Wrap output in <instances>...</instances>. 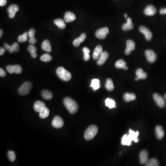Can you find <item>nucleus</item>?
Here are the masks:
<instances>
[{
    "label": "nucleus",
    "instance_id": "nucleus-1",
    "mask_svg": "<svg viewBox=\"0 0 166 166\" xmlns=\"http://www.w3.org/2000/svg\"><path fill=\"white\" fill-rule=\"evenodd\" d=\"M139 135V132H134L132 129L129 130V134H125L121 139V144L123 145L130 146L132 144V142L134 141L135 143H138L139 139H138Z\"/></svg>",
    "mask_w": 166,
    "mask_h": 166
},
{
    "label": "nucleus",
    "instance_id": "nucleus-2",
    "mask_svg": "<svg viewBox=\"0 0 166 166\" xmlns=\"http://www.w3.org/2000/svg\"><path fill=\"white\" fill-rule=\"evenodd\" d=\"M63 104L69 112L71 114L76 113L78 110V106L76 102L69 97L65 98L63 101Z\"/></svg>",
    "mask_w": 166,
    "mask_h": 166
},
{
    "label": "nucleus",
    "instance_id": "nucleus-3",
    "mask_svg": "<svg viewBox=\"0 0 166 166\" xmlns=\"http://www.w3.org/2000/svg\"><path fill=\"white\" fill-rule=\"evenodd\" d=\"M56 74L62 81H68L71 78V74L64 67H59L56 70Z\"/></svg>",
    "mask_w": 166,
    "mask_h": 166
},
{
    "label": "nucleus",
    "instance_id": "nucleus-4",
    "mask_svg": "<svg viewBox=\"0 0 166 166\" xmlns=\"http://www.w3.org/2000/svg\"><path fill=\"white\" fill-rule=\"evenodd\" d=\"M98 132V128L95 125H91L86 129L84 134V137L87 141L92 139Z\"/></svg>",
    "mask_w": 166,
    "mask_h": 166
},
{
    "label": "nucleus",
    "instance_id": "nucleus-5",
    "mask_svg": "<svg viewBox=\"0 0 166 166\" xmlns=\"http://www.w3.org/2000/svg\"><path fill=\"white\" fill-rule=\"evenodd\" d=\"M32 85L30 82H27L24 83L18 89V92L21 96L27 95L30 92Z\"/></svg>",
    "mask_w": 166,
    "mask_h": 166
},
{
    "label": "nucleus",
    "instance_id": "nucleus-6",
    "mask_svg": "<svg viewBox=\"0 0 166 166\" xmlns=\"http://www.w3.org/2000/svg\"><path fill=\"white\" fill-rule=\"evenodd\" d=\"M109 32V30L108 27L102 28L97 30L95 33V36L98 39H104L106 38Z\"/></svg>",
    "mask_w": 166,
    "mask_h": 166
},
{
    "label": "nucleus",
    "instance_id": "nucleus-7",
    "mask_svg": "<svg viewBox=\"0 0 166 166\" xmlns=\"http://www.w3.org/2000/svg\"><path fill=\"white\" fill-rule=\"evenodd\" d=\"M153 99L157 105L160 108H164L166 106L165 100L162 96L157 93H155L153 95Z\"/></svg>",
    "mask_w": 166,
    "mask_h": 166
},
{
    "label": "nucleus",
    "instance_id": "nucleus-8",
    "mask_svg": "<svg viewBox=\"0 0 166 166\" xmlns=\"http://www.w3.org/2000/svg\"><path fill=\"white\" fill-rule=\"evenodd\" d=\"M6 69L8 73L10 74H20L22 71L21 66L19 65L8 66L6 67Z\"/></svg>",
    "mask_w": 166,
    "mask_h": 166
},
{
    "label": "nucleus",
    "instance_id": "nucleus-9",
    "mask_svg": "<svg viewBox=\"0 0 166 166\" xmlns=\"http://www.w3.org/2000/svg\"><path fill=\"white\" fill-rule=\"evenodd\" d=\"M145 55L148 61L151 63L155 62L157 59V55L152 50H148L145 51Z\"/></svg>",
    "mask_w": 166,
    "mask_h": 166
},
{
    "label": "nucleus",
    "instance_id": "nucleus-10",
    "mask_svg": "<svg viewBox=\"0 0 166 166\" xmlns=\"http://www.w3.org/2000/svg\"><path fill=\"white\" fill-rule=\"evenodd\" d=\"M139 30L140 32L144 34V35L145 36V39L147 41H151L152 39V33L148 29L144 26H141L140 27Z\"/></svg>",
    "mask_w": 166,
    "mask_h": 166
},
{
    "label": "nucleus",
    "instance_id": "nucleus-11",
    "mask_svg": "<svg viewBox=\"0 0 166 166\" xmlns=\"http://www.w3.org/2000/svg\"><path fill=\"white\" fill-rule=\"evenodd\" d=\"M5 49L6 50H8L10 53H13V52H17L19 51L20 50L19 44L18 43H14L12 45L10 46L6 43L4 44Z\"/></svg>",
    "mask_w": 166,
    "mask_h": 166
},
{
    "label": "nucleus",
    "instance_id": "nucleus-12",
    "mask_svg": "<svg viewBox=\"0 0 166 166\" xmlns=\"http://www.w3.org/2000/svg\"><path fill=\"white\" fill-rule=\"evenodd\" d=\"M19 10V8L18 6L15 4H12L10 5L8 8V16L11 19L14 18L16 13Z\"/></svg>",
    "mask_w": 166,
    "mask_h": 166
},
{
    "label": "nucleus",
    "instance_id": "nucleus-13",
    "mask_svg": "<svg viewBox=\"0 0 166 166\" xmlns=\"http://www.w3.org/2000/svg\"><path fill=\"white\" fill-rule=\"evenodd\" d=\"M127 47L125 49V53L126 55H129L132 51L134 50L135 48V43L134 41L131 40H128L127 41Z\"/></svg>",
    "mask_w": 166,
    "mask_h": 166
},
{
    "label": "nucleus",
    "instance_id": "nucleus-14",
    "mask_svg": "<svg viewBox=\"0 0 166 166\" xmlns=\"http://www.w3.org/2000/svg\"><path fill=\"white\" fill-rule=\"evenodd\" d=\"M52 125L55 128H61L64 125V122L60 117L56 116L52 120Z\"/></svg>",
    "mask_w": 166,
    "mask_h": 166
},
{
    "label": "nucleus",
    "instance_id": "nucleus-15",
    "mask_svg": "<svg viewBox=\"0 0 166 166\" xmlns=\"http://www.w3.org/2000/svg\"><path fill=\"white\" fill-rule=\"evenodd\" d=\"M156 13V8L152 5L147 6L144 10V13L146 15L153 16Z\"/></svg>",
    "mask_w": 166,
    "mask_h": 166
},
{
    "label": "nucleus",
    "instance_id": "nucleus-16",
    "mask_svg": "<svg viewBox=\"0 0 166 166\" xmlns=\"http://www.w3.org/2000/svg\"><path fill=\"white\" fill-rule=\"evenodd\" d=\"M140 162L141 164H146L148 162V153L146 151H141L139 154Z\"/></svg>",
    "mask_w": 166,
    "mask_h": 166
},
{
    "label": "nucleus",
    "instance_id": "nucleus-17",
    "mask_svg": "<svg viewBox=\"0 0 166 166\" xmlns=\"http://www.w3.org/2000/svg\"><path fill=\"white\" fill-rule=\"evenodd\" d=\"M109 58V54L106 51H104L102 52V54L101 55L99 58H98V61L97 62V64L98 66H102L104 65L105 62L107 61Z\"/></svg>",
    "mask_w": 166,
    "mask_h": 166
},
{
    "label": "nucleus",
    "instance_id": "nucleus-18",
    "mask_svg": "<svg viewBox=\"0 0 166 166\" xmlns=\"http://www.w3.org/2000/svg\"><path fill=\"white\" fill-rule=\"evenodd\" d=\"M102 52H103V51H102V48L101 45H97L94 50L93 58L95 60H98Z\"/></svg>",
    "mask_w": 166,
    "mask_h": 166
},
{
    "label": "nucleus",
    "instance_id": "nucleus-19",
    "mask_svg": "<svg viewBox=\"0 0 166 166\" xmlns=\"http://www.w3.org/2000/svg\"><path fill=\"white\" fill-rule=\"evenodd\" d=\"M45 107H46L44 102L40 101L36 102L34 104V110L36 112L39 113L40 111L44 109Z\"/></svg>",
    "mask_w": 166,
    "mask_h": 166
},
{
    "label": "nucleus",
    "instance_id": "nucleus-20",
    "mask_svg": "<svg viewBox=\"0 0 166 166\" xmlns=\"http://www.w3.org/2000/svg\"><path fill=\"white\" fill-rule=\"evenodd\" d=\"M155 136L158 139L161 140L164 136V130L160 125H157L155 127Z\"/></svg>",
    "mask_w": 166,
    "mask_h": 166
},
{
    "label": "nucleus",
    "instance_id": "nucleus-21",
    "mask_svg": "<svg viewBox=\"0 0 166 166\" xmlns=\"http://www.w3.org/2000/svg\"><path fill=\"white\" fill-rule=\"evenodd\" d=\"M134 27V25L132 24V19L130 18H127V22L122 25V30L124 31H130L132 30Z\"/></svg>",
    "mask_w": 166,
    "mask_h": 166
},
{
    "label": "nucleus",
    "instance_id": "nucleus-22",
    "mask_svg": "<svg viewBox=\"0 0 166 166\" xmlns=\"http://www.w3.org/2000/svg\"><path fill=\"white\" fill-rule=\"evenodd\" d=\"M86 38V35L85 33H83L79 38L75 39L73 42V45L75 47L79 46L81 43H83Z\"/></svg>",
    "mask_w": 166,
    "mask_h": 166
},
{
    "label": "nucleus",
    "instance_id": "nucleus-23",
    "mask_svg": "<svg viewBox=\"0 0 166 166\" xmlns=\"http://www.w3.org/2000/svg\"><path fill=\"white\" fill-rule=\"evenodd\" d=\"M64 20L65 22L67 23H69L72 22L76 19L75 14L70 12H67L64 16Z\"/></svg>",
    "mask_w": 166,
    "mask_h": 166
},
{
    "label": "nucleus",
    "instance_id": "nucleus-24",
    "mask_svg": "<svg viewBox=\"0 0 166 166\" xmlns=\"http://www.w3.org/2000/svg\"><path fill=\"white\" fill-rule=\"evenodd\" d=\"M115 67L117 69H123L127 70L128 67L127 66V63L123 60H119L115 63Z\"/></svg>",
    "mask_w": 166,
    "mask_h": 166
},
{
    "label": "nucleus",
    "instance_id": "nucleus-25",
    "mask_svg": "<svg viewBox=\"0 0 166 166\" xmlns=\"http://www.w3.org/2000/svg\"><path fill=\"white\" fill-rule=\"evenodd\" d=\"M137 78H138L139 79H144L147 78V74L145 73L143 69L141 68H139L136 71Z\"/></svg>",
    "mask_w": 166,
    "mask_h": 166
},
{
    "label": "nucleus",
    "instance_id": "nucleus-26",
    "mask_svg": "<svg viewBox=\"0 0 166 166\" xmlns=\"http://www.w3.org/2000/svg\"><path fill=\"white\" fill-rule=\"evenodd\" d=\"M41 48H42L43 50L46 51V52H51V47L50 43V42L47 40H45L42 43Z\"/></svg>",
    "mask_w": 166,
    "mask_h": 166
},
{
    "label": "nucleus",
    "instance_id": "nucleus-27",
    "mask_svg": "<svg viewBox=\"0 0 166 166\" xmlns=\"http://www.w3.org/2000/svg\"><path fill=\"white\" fill-rule=\"evenodd\" d=\"M136 97V95L133 93H126L124 95L123 98L125 101L126 102H129L135 100Z\"/></svg>",
    "mask_w": 166,
    "mask_h": 166
},
{
    "label": "nucleus",
    "instance_id": "nucleus-28",
    "mask_svg": "<svg viewBox=\"0 0 166 166\" xmlns=\"http://www.w3.org/2000/svg\"><path fill=\"white\" fill-rule=\"evenodd\" d=\"M90 87L92 88L93 89L94 91H96L97 90H98L100 87V81L99 79L97 78H94L91 81V85Z\"/></svg>",
    "mask_w": 166,
    "mask_h": 166
},
{
    "label": "nucleus",
    "instance_id": "nucleus-29",
    "mask_svg": "<svg viewBox=\"0 0 166 166\" xmlns=\"http://www.w3.org/2000/svg\"><path fill=\"white\" fill-rule=\"evenodd\" d=\"M114 85L112 81L110 78H108L105 83V88L109 91H111L114 89Z\"/></svg>",
    "mask_w": 166,
    "mask_h": 166
},
{
    "label": "nucleus",
    "instance_id": "nucleus-30",
    "mask_svg": "<svg viewBox=\"0 0 166 166\" xmlns=\"http://www.w3.org/2000/svg\"><path fill=\"white\" fill-rule=\"evenodd\" d=\"M41 96L43 99L46 100H50L53 97L52 93L47 90H43L41 92Z\"/></svg>",
    "mask_w": 166,
    "mask_h": 166
},
{
    "label": "nucleus",
    "instance_id": "nucleus-31",
    "mask_svg": "<svg viewBox=\"0 0 166 166\" xmlns=\"http://www.w3.org/2000/svg\"><path fill=\"white\" fill-rule=\"evenodd\" d=\"M54 23L60 29H64L66 28V25L65 24L64 20H62V19H56V20H55Z\"/></svg>",
    "mask_w": 166,
    "mask_h": 166
},
{
    "label": "nucleus",
    "instance_id": "nucleus-32",
    "mask_svg": "<svg viewBox=\"0 0 166 166\" xmlns=\"http://www.w3.org/2000/svg\"><path fill=\"white\" fill-rule=\"evenodd\" d=\"M49 114H50V110L48 108L45 107L44 109L40 112L39 116L42 119H45L48 117Z\"/></svg>",
    "mask_w": 166,
    "mask_h": 166
},
{
    "label": "nucleus",
    "instance_id": "nucleus-33",
    "mask_svg": "<svg viewBox=\"0 0 166 166\" xmlns=\"http://www.w3.org/2000/svg\"><path fill=\"white\" fill-rule=\"evenodd\" d=\"M105 105L106 106L109 107V109H112V108H116V102L113 99L111 98H108L106 99Z\"/></svg>",
    "mask_w": 166,
    "mask_h": 166
},
{
    "label": "nucleus",
    "instance_id": "nucleus-34",
    "mask_svg": "<svg viewBox=\"0 0 166 166\" xmlns=\"http://www.w3.org/2000/svg\"><path fill=\"white\" fill-rule=\"evenodd\" d=\"M83 51L84 53V59L85 61H88L90 59V55L89 49L87 47H84L83 48Z\"/></svg>",
    "mask_w": 166,
    "mask_h": 166
},
{
    "label": "nucleus",
    "instance_id": "nucleus-35",
    "mask_svg": "<svg viewBox=\"0 0 166 166\" xmlns=\"http://www.w3.org/2000/svg\"><path fill=\"white\" fill-rule=\"evenodd\" d=\"M147 166H159L158 162L156 159L152 158L150 160L145 164Z\"/></svg>",
    "mask_w": 166,
    "mask_h": 166
},
{
    "label": "nucleus",
    "instance_id": "nucleus-36",
    "mask_svg": "<svg viewBox=\"0 0 166 166\" xmlns=\"http://www.w3.org/2000/svg\"><path fill=\"white\" fill-rule=\"evenodd\" d=\"M28 33L25 32L22 34V35L20 36L18 38V41L20 43H24L27 42L28 40Z\"/></svg>",
    "mask_w": 166,
    "mask_h": 166
},
{
    "label": "nucleus",
    "instance_id": "nucleus-37",
    "mask_svg": "<svg viewBox=\"0 0 166 166\" xmlns=\"http://www.w3.org/2000/svg\"><path fill=\"white\" fill-rule=\"evenodd\" d=\"M52 57L48 54H45L41 56L40 60L43 62H50L52 60Z\"/></svg>",
    "mask_w": 166,
    "mask_h": 166
},
{
    "label": "nucleus",
    "instance_id": "nucleus-38",
    "mask_svg": "<svg viewBox=\"0 0 166 166\" xmlns=\"http://www.w3.org/2000/svg\"><path fill=\"white\" fill-rule=\"evenodd\" d=\"M8 156L10 162H13L16 159L15 154L13 151H9L8 152Z\"/></svg>",
    "mask_w": 166,
    "mask_h": 166
},
{
    "label": "nucleus",
    "instance_id": "nucleus-39",
    "mask_svg": "<svg viewBox=\"0 0 166 166\" xmlns=\"http://www.w3.org/2000/svg\"><path fill=\"white\" fill-rule=\"evenodd\" d=\"M27 50L30 54H32L33 53H36V48L35 46H34L32 44L29 45L27 48Z\"/></svg>",
    "mask_w": 166,
    "mask_h": 166
},
{
    "label": "nucleus",
    "instance_id": "nucleus-40",
    "mask_svg": "<svg viewBox=\"0 0 166 166\" xmlns=\"http://www.w3.org/2000/svg\"><path fill=\"white\" fill-rule=\"evenodd\" d=\"M35 34V31L33 29H31L28 32V36L29 38L30 39H34L35 38L34 36Z\"/></svg>",
    "mask_w": 166,
    "mask_h": 166
},
{
    "label": "nucleus",
    "instance_id": "nucleus-41",
    "mask_svg": "<svg viewBox=\"0 0 166 166\" xmlns=\"http://www.w3.org/2000/svg\"><path fill=\"white\" fill-rule=\"evenodd\" d=\"M6 75L5 71L2 68H0V76L1 77H4Z\"/></svg>",
    "mask_w": 166,
    "mask_h": 166
},
{
    "label": "nucleus",
    "instance_id": "nucleus-42",
    "mask_svg": "<svg viewBox=\"0 0 166 166\" xmlns=\"http://www.w3.org/2000/svg\"><path fill=\"white\" fill-rule=\"evenodd\" d=\"M29 43H30V44L33 45V44H35L36 43V39L35 38L30 39L29 40Z\"/></svg>",
    "mask_w": 166,
    "mask_h": 166
},
{
    "label": "nucleus",
    "instance_id": "nucleus-43",
    "mask_svg": "<svg viewBox=\"0 0 166 166\" xmlns=\"http://www.w3.org/2000/svg\"><path fill=\"white\" fill-rule=\"evenodd\" d=\"M7 4V0H0V6L3 7Z\"/></svg>",
    "mask_w": 166,
    "mask_h": 166
},
{
    "label": "nucleus",
    "instance_id": "nucleus-44",
    "mask_svg": "<svg viewBox=\"0 0 166 166\" xmlns=\"http://www.w3.org/2000/svg\"><path fill=\"white\" fill-rule=\"evenodd\" d=\"M160 13L162 15H164L166 14V8H161V10L160 11Z\"/></svg>",
    "mask_w": 166,
    "mask_h": 166
},
{
    "label": "nucleus",
    "instance_id": "nucleus-45",
    "mask_svg": "<svg viewBox=\"0 0 166 166\" xmlns=\"http://www.w3.org/2000/svg\"><path fill=\"white\" fill-rule=\"evenodd\" d=\"M5 52V49L4 48L1 47L0 48V55H4Z\"/></svg>",
    "mask_w": 166,
    "mask_h": 166
},
{
    "label": "nucleus",
    "instance_id": "nucleus-46",
    "mask_svg": "<svg viewBox=\"0 0 166 166\" xmlns=\"http://www.w3.org/2000/svg\"><path fill=\"white\" fill-rule=\"evenodd\" d=\"M0 32H1V33H0V37L1 38V36H2V34H3V31H2L1 29L0 30Z\"/></svg>",
    "mask_w": 166,
    "mask_h": 166
},
{
    "label": "nucleus",
    "instance_id": "nucleus-47",
    "mask_svg": "<svg viewBox=\"0 0 166 166\" xmlns=\"http://www.w3.org/2000/svg\"><path fill=\"white\" fill-rule=\"evenodd\" d=\"M124 17L125 18H127V13H125Z\"/></svg>",
    "mask_w": 166,
    "mask_h": 166
},
{
    "label": "nucleus",
    "instance_id": "nucleus-48",
    "mask_svg": "<svg viewBox=\"0 0 166 166\" xmlns=\"http://www.w3.org/2000/svg\"><path fill=\"white\" fill-rule=\"evenodd\" d=\"M164 98H165V100H166V94H165V96H164Z\"/></svg>",
    "mask_w": 166,
    "mask_h": 166
},
{
    "label": "nucleus",
    "instance_id": "nucleus-49",
    "mask_svg": "<svg viewBox=\"0 0 166 166\" xmlns=\"http://www.w3.org/2000/svg\"><path fill=\"white\" fill-rule=\"evenodd\" d=\"M138 80H139V79H138V78H135V81H138Z\"/></svg>",
    "mask_w": 166,
    "mask_h": 166
}]
</instances>
